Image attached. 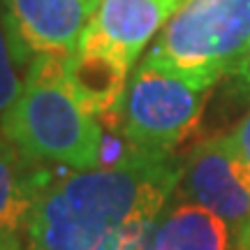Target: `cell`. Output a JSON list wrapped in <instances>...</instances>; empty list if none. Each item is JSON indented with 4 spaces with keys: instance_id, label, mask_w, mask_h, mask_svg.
Here are the masks:
<instances>
[{
    "instance_id": "3957f363",
    "label": "cell",
    "mask_w": 250,
    "mask_h": 250,
    "mask_svg": "<svg viewBox=\"0 0 250 250\" xmlns=\"http://www.w3.org/2000/svg\"><path fill=\"white\" fill-rule=\"evenodd\" d=\"M248 40L250 0H186L142 62L208 90L239 72Z\"/></svg>"
},
{
    "instance_id": "7a4b0ae2",
    "label": "cell",
    "mask_w": 250,
    "mask_h": 250,
    "mask_svg": "<svg viewBox=\"0 0 250 250\" xmlns=\"http://www.w3.org/2000/svg\"><path fill=\"white\" fill-rule=\"evenodd\" d=\"M62 58L46 54L33 58L19 98L0 121V132L40 165L98 169L102 127L67 86Z\"/></svg>"
},
{
    "instance_id": "8fae6325",
    "label": "cell",
    "mask_w": 250,
    "mask_h": 250,
    "mask_svg": "<svg viewBox=\"0 0 250 250\" xmlns=\"http://www.w3.org/2000/svg\"><path fill=\"white\" fill-rule=\"evenodd\" d=\"M165 204H148L118 225L95 250H155V232Z\"/></svg>"
},
{
    "instance_id": "6da1fadb",
    "label": "cell",
    "mask_w": 250,
    "mask_h": 250,
    "mask_svg": "<svg viewBox=\"0 0 250 250\" xmlns=\"http://www.w3.org/2000/svg\"><path fill=\"white\" fill-rule=\"evenodd\" d=\"M181 174L183 165L134 148L125 162L51 179L30 208L23 250H95L134 211L167 204Z\"/></svg>"
},
{
    "instance_id": "277c9868",
    "label": "cell",
    "mask_w": 250,
    "mask_h": 250,
    "mask_svg": "<svg viewBox=\"0 0 250 250\" xmlns=\"http://www.w3.org/2000/svg\"><path fill=\"white\" fill-rule=\"evenodd\" d=\"M206 93L146 62L137 65L118 111L123 137L144 155L171 158V151L199 125Z\"/></svg>"
},
{
    "instance_id": "5b68a950",
    "label": "cell",
    "mask_w": 250,
    "mask_h": 250,
    "mask_svg": "<svg viewBox=\"0 0 250 250\" xmlns=\"http://www.w3.org/2000/svg\"><path fill=\"white\" fill-rule=\"evenodd\" d=\"M14 61L28 56H70L100 0H0Z\"/></svg>"
},
{
    "instance_id": "7c38bea8",
    "label": "cell",
    "mask_w": 250,
    "mask_h": 250,
    "mask_svg": "<svg viewBox=\"0 0 250 250\" xmlns=\"http://www.w3.org/2000/svg\"><path fill=\"white\" fill-rule=\"evenodd\" d=\"M21 83L23 81L19 79L17 70H14V56L9 49L5 28L0 26V121L5 116V111L12 107V102L19 98Z\"/></svg>"
},
{
    "instance_id": "ba28073f",
    "label": "cell",
    "mask_w": 250,
    "mask_h": 250,
    "mask_svg": "<svg viewBox=\"0 0 250 250\" xmlns=\"http://www.w3.org/2000/svg\"><path fill=\"white\" fill-rule=\"evenodd\" d=\"M65 79L93 116H111L121 111L123 95L127 88L130 65L104 46L81 40L70 56L62 58Z\"/></svg>"
},
{
    "instance_id": "4fadbf2b",
    "label": "cell",
    "mask_w": 250,
    "mask_h": 250,
    "mask_svg": "<svg viewBox=\"0 0 250 250\" xmlns=\"http://www.w3.org/2000/svg\"><path fill=\"white\" fill-rule=\"evenodd\" d=\"M225 144L229 146L234 158L241 162V167L250 176V111L239 121V125L234 127L232 132L225 134Z\"/></svg>"
},
{
    "instance_id": "8992f818",
    "label": "cell",
    "mask_w": 250,
    "mask_h": 250,
    "mask_svg": "<svg viewBox=\"0 0 250 250\" xmlns=\"http://www.w3.org/2000/svg\"><path fill=\"white\" fill-rule=\"evenodd\" d=\"M186 197L227 223L239 239L250 223V176L234 158L225 137L199 144L183 162Z\"/></svg>"
},
{
    "instance_id": "52a82bcc",
    "label": "cell",
    "mask_w": 250,
    "mask_h": 250,
    "mask_svg": "<svg viewBox=\"0 0 250 250\" xmlns=\"http://www.w3.org/2000/svg\"><path fill=\"white\" fill-rule=\"evenodd\" d=\"M186 0H100L81 40H88L132 65Z\"/></svg>"
},
{
    "instance_id": "9a60e30c",
    "label": "cell",
    "mask_w": 250,
    "mask_h": 250,
    "mask_svg": "<svg viewBox=\"0 0 250 250\" xmlns=\"http://www.w3.org/2000/svg\"><path fill=\"white\" fill-rule=\"evenodd\" d=\"M236 243H239V250H250V223L243 227V232L239 234Z\"/></svg>"
},
{
    "instance_id": "5bb4252c",
    "label": "cell",
    "mask_w": 250,
    "mask_h": 250,
    "mask_svg": "<svg viewBox=\"0 0 250 250\" xmlns=\"http://www.w3.org/2000/svg\"><path fill=\"white\" fill-rule=\"evenodd\" d=\"M239 74L250 83V40H248V44H246V51H243L241 65H239Z\"/></svg>"
},
{
    "instance_id": "9c48e42d",
    "label": "cell",
    "mask_w": 250,
    "mask_h": 250,
    "mask_svg": "<svg viewBox=\"0 0 250 250\" xmlns=\"http://www.w3.org/2000/svg\"><path fill=\"white\" fill-rule=\"evenodd\" d=\"M49 171L0 137V250H23V232Z\"/></svg>"
},
{
    "instance_id": "30bf717a",
    "label": "cell",
    "mask_w": 250,
    "mask_h": 250,
    "mask_svg": "<svg viewBox=\"0 0 250 250\" xmlns=\"http://www.w3.org/2000/svg\"><path fill=\"white\" fill-rule=\"evenodd\" d=\"M155 250H232V229L208 208L183 199L160 215Z\"/></svg>"
}]
</instances>
